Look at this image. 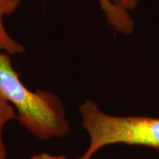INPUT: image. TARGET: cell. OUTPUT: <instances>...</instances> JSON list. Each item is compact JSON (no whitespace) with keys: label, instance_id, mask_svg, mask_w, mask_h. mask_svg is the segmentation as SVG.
<instances>
[{"label":"cell","instance_id":"obj_2","mask_svg":"<svg viewBox=\"0 0 159 159\" xmlns=\"http://www.w3.org/2000/svg\"><path fill=\"white\" fill-rule=\"evenodd\" d=\"M80 114L89 139L81 155L84 158L92 159L100 149L113 144L159 148V118L111 115L90 100L80 106Z\"/></svg>","mask_w":159,"mask_h":159},{"label":"cell","instance_id":"obj_4","mask_svg":"<svg viewBox=\"0 0 159 159\" xmlns=\"http://www.w3.org/2000/svg\"><path fill=\"white\" fill-rule=\"evenodd\" d=\"M98 3L107 22L116 31L126 35L134 32V22L129 12L119 9L109 0H98Z\"/></svg>","mask_w":159,"mask_h":159},{"label":"cell","instance_id":"obj_1","mask_svg":"<svg viewBox=\"0 0 159 159\" xmlns=\"http://www.w3.org/2000/svg\"><path fill=\"white\" fill-rule=\"evenodd\" d=\"M0 93L15 109L18 122L42 141L60 139L70 132L62 100L54 92L32 91L14 69L11 55L0 51Z\"/></svg>","mask_w":159,"mask_h":159},{"label":"cell","instance_id":"obj_6","mask_svg":"<svg viewBox=\"0 0 159 159\" xmlns=\"http://www.w3.org/2000/svg\"><path fill=\"white\" fill-rule=\"evenodd\" d=\"M112 5L120 10L129 12L134 11L138 6L139 0H109Z\"/></svg>","mask_w":159,"mask_h":159},{"label":"cell","instance_id":"obj_3","mask_svg":"<svg viewBox=\"0 0 159 159\" xmlns=\"http://www.w3.org/2000/svg\"><path fill=\"white\" fill-rule=\"evenodd\" d=\"M21 4V0H0V51L16 56L25 51V48L13 39L5 28L4 18L13 14Z\"/></svg>","mask_w":159,"mask_h":159},{"label":"cell","instance_id":"obj_7","mask_svg":"<svg viewBox=\"0 0 159 159\" xmlns=\"http://www.w3.org/2000/svg\"><path fill=\"white\" fill-rule=\"evenodd\" d=\"M29 159H70L65 155H53V154L46 153V152H42V153L35 154L32 156ZM75 159H86L82 156Z\"/></svg>","mask_w":159,"mask_h":159},{"label":"cell","instance_id":"obj_5","mask_svg":"<svg viewBox=\"0 0 159 159\" xmlns=\"http://www.w3.org/2000/svg\"><path fill=\"white\" fill-rule=\"evenodd\" d=\"M16 119L17 114L15 109L6 101V98L0 93V159H7V150L3 140L4 128L6 124Z\"/></svg>","mask_w":159,"mask_h":159}]
</instances>
